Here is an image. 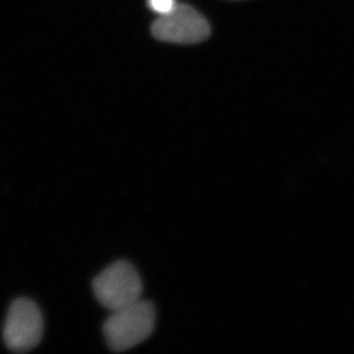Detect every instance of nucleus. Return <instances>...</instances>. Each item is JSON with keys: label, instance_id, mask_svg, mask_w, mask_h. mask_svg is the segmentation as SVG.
I'll return each instance as SVG.
<instances>
[{"label": "nucleus", "instance_id": "5", "mask_svg": "<svg viewBox=\"0 0 354 354\" xmlns=\"http://www.w3.org/2000/svg\"><path fill=\"white\" fill-rule=\"evenodd\" d=\"M176 4V0H148L149 7L160 16L171 12Z\"/></svg>", "mask_w": 354, "mask_h": 354}, {"label": "nucleus", "instance_id": "4", "mask_svg": "<svg viewBox=\"0 0 354 354\" xmlns=\"http://www.w3.org/2000/svg\"><path fill=\"white\" fill-rule=\"evenodd\" d=\"M153 36L165 43L192 44L206 41L211 27L206 18L187 4H176L167 14L160 15L151 28Z\"/></svg>", "mask_w": 354, "mask_h": 354}, {"label": "nucleus", "instance_id": "2", "mask_svg": "<svg viewBox=\"0 0 354 354\" xmlns=\"http://www.w3.org/2000/svg\"><path fill=\"white\" fill-rule=\"evenodd\" d=\"M93 290L100 304L113 312L139 301L143 283L131 263L118 260L95 277Z\"/></svg>", "mask_w": 354, "mask_h": 354}, {"label": "nucleus", "instance_id": "1", "mask_svg": "<svg viewBox=\"0 0 354 354\" xmlns=\"http://www.w3.org/2000/svg\"><path fill=\"white\" fill-rule=\"evenodd\" d=\"M156 309L152 302L140 299L113 311L104 324V339L111 351L120 353L138 346L152 335Z\"/></svg>", "mask_w": 354, "mask_h": 354}, {"label": "nucleus", "instance_id": "3", "mask_svg": "<svg viewBox=\"0 0 354 354\" xmlns=\"http://www.w3.org/2000/svg\"><path fill=\"white\" fill-rule=\"evenodd\" d=\"M44 319L38 305L29 298L14 300L7 312L3 339L14 353L32 351L41 341Z\"/></svg>", "mask_w": 354, "mask_h": 354}]
</instances>
